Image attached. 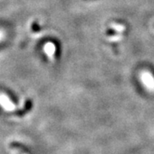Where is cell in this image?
Segmentation results:
<instances>
[{"mask_svg":"<svg viewBox=\"0 0 154 154\" xmlns=\"http://www.w3.org/2000/svg\"><path fill=\"white\" fill-rule=\"evenodd\" d=\"M140 81L146 87V88L150 91V92H154V76L153 75L151 72L146 71H141L140 72Z\"/></svg>","mask_w":154,"mask_h":154,"instance_id":"1","label":"cell"},{"mask_svg":"<svg viewBox=\"0 0 154 154\" xmlns=\"http://www.w3.org/2000/svg\"><path fill=\"white\" fill-rule=\"evenodd\" d=\"M0 105H2L6 110H15V105L11 101L5 94H1L0 95Z\"/></svg>","mask_w":154,"mask_h":154,"instance_id":"2","label":"cell"},{"mask_svg":"<svg viewBox=\"0 0 154 154\" xmlns=\"http://www.w3.org/2000/svg\"><path fill=\"white\" fill-rule=\"evenodd\" d=\"M44 51L45 52L46 56L49 57L51 60H54V57L56 53V45L55 44L48 42L44 45Z\"/></svg>","mask_w":154,"mask_h":154,"instance_id":"3","label":"cell"},{"mask_svg":"<svg viewBox=\"0 0 154 154\" xmlns=\"http://www.w3.org/2000/svg\"><path fill=\"white\" fill-rule=\"evenodd\" d=\"M110 28L117 33H123V32L126 30V27H125L124 25L118 24V23H112V24L110 25Z\"/></svg>","mask_w":154,"mask_h":154,"instance_id":"4","label":"cell"},{"mask_svg":"<svg viewBox=\"0 0 154 154\" xmlns=\"http://www.w3.org/2000/svg\"><path fill=\"white\" fill-rule=\"evenodd\" d=\"M122 38V36L121 34H115L114 36L110 37L109 39L111 40V41H119V40H121Z\"/></svg>","mask_w":154,"mask_h":154,"instance_id":"5","label":"cell"},{"mask_svg":"<svg viewBox=\"0 0 154 154\" xmlns=\"http://www.w3.org/2000/svg\"><path fill=\"white\" fill-rule=\"evenodd\" d=\"M5 38V32L3 30H0V41Z\"/></svg>","mask_w":154,"mask_h":154,"instance_id":"6","label":"cell"}]
</instances>
